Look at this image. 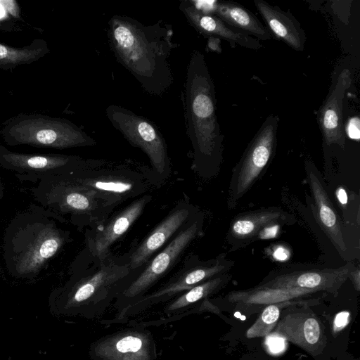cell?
<instances>
[{
    "label": "cell",
    "mask_w": 360,
    "mask_h": 360,
    "mask_svg": "<svg viewBox=\"0 0 360 360\" xmlns=\"http://www.w3.org/2000/svg\"><path fill=\"white\" fill-rule=\"evenodd\" d=\"M70 171L45 176L29 191L39 205L63 223H70L78 229H90L105 221L113 209L77 182Z\"/></svg>",
    "instance_id": "obj_5"
},
{
    "label": "cell",
    "mask_w": 360,
    "mask_h": 360,
    "mask_svg": "<svg viewBox=\"0 0 360 360\" xmlns=\"http://www.w3.org/2000/svg\"><path fill=\"white\" fill-rule=\"evenodd\" d=\"M352 82L351 73L344 69L327 98L320 107L317 118L322 136L328 146L338 145L344 148L345 133L343 123V100Z\"/></svg>",
    "instance_id": "obj_21"
},
{
    "label": "cell",
    "mask_w": 360,
    "mask_h": 360,
    "mask_svg": "<svg viewBox=\"0 0 360 360\" xmlns=\"http://www.w3.org/2000/svg\"><path fill=\"white\" fill-rule=\"evenodd\" d=\"M337 197L338 198L339 201L342 204H345L347 201V193L342 188H339L337 193Z\"/></svg>",
    "instance_id": "obj_32"
},
{
    "label": "cell",
    "mask_w": 360,
    "mask_h": 360,
    "mask_svg": "<svg viewBox=\"0 0 360 360\" xmlns=\"http://www.w3.org/2000/svg\"><path fill=\"white\" fill-rule=\"evenodd\" d=\"M302 301H285L266 306L258 316L255 323L247 330L248 338L266 337L275 328L279 320L281 309Z\"/></svg>",
    "instance_id": "obj_27"
},
{
    "label": "cell",
    "mask_w": 360,
    "mask_h": 360,
    "mask_svg": "<svg viewBox=\"0 0 360 360\" xmlns=\"http://www.w3.org/2000/svg\"><path fill=\"white\" fill-rule=\"evenodd\" d=\"M50 51L46 41L36 39L23 47L0 44V69L9 70L29 65L44 58Z\"/></svg>",
    "instance_id": "obj_26"
},
{
    "label": "cell",
    "mask_w": 360,
    "mask_h": 360,
    "mask_svg": "<svg viewBox=\"0 0 360 360\" xmlns=\"http://www.w3.org/2000/svg\"><path fill=\"white\" fill-rule=\"evenodd\" d=\"M293 223L292 216L279 207L246 212L231 221L226 238L231 250H237L259 239L266 231Z\"/></svg>",
    "instance_id": "obj_17"
},
{
    "label": "cell",
    "mask_w": 360,
    "mask_h": 360,
    "mask_svg": "<svg viewBox=\"0 0 360 360\" xmlns=\"http://www.w3.org/2000/svg\"><path fill=\"white\" fill-rule=\"evenodd\" d=\"M107 36L117 61L145 91L160 96L169 89L174 77L169 58L176 44L167 24L145 25L131 17L115 15L108 22Z\"/></svg>",
    "instance_id": "obj_1"
},
{
    "label": "cell",
    "mask_w": 360,
    "mask_h": 360,
    "mask_svg": "<svg viewBox=\"0 0 360 360\" xmlns=\"http://www.w3.org/2000/svg\"><path fill=\"white\" fill-rule=\"evenodd\" d=\"M322 324L308 308L290 309L278 321L274 333L281 335L310 354H319L324 349L326 339Z\"/></svg>",
    "instance_id": "obj_18"
},
{
    "label": "cell",
    "mask_w": 360,
    "mask_h": 360,
    "mask_svg": "<svg viewBox=\"0 0 360 360\" xmlns=\"http://www.w3.org/2000/svg\"><path fill=\"white\" fill-rule=\"evenodd\" d=\"M4 194V185L2 181L1 176H0V200L2 199Z\"/></svg>",
    "instance_id": "obj_33"
},
{
    "label": "cell",
    "mask_w": 360,
    "mask_h": 360,
    "mask_svg": "<svg viewBox=\"0 0 360 360\" xmlns=\"http://www.w3.org/2000/svg\"><path fill=\"white\" fill-rule=\"evenodd\" d=\"M89 355L92 360H156V344L150 331L134 325L94 342Z\"/></svg>",
    "instance_id": "obj_13"
},
{
    "label": "cell",
    "mask_w": 360,
    "mask_h": 360,
    "mask_svg": "<svg viewBox=\"0 0 360 360\" xmlns=\"http://www.w3.org/2000/svg\"><path fill=\"white\" fill-rule=\"evenodd\" d=\"M102 161L64 154L18 153L0 144V167L13 172L21 183L37 184L45 176L96 165Z\"/></svg>",
    "instance_id": "obj_12"
},
{
    "label": "cell",
    "mask_w": 360,
    "mask_h": 360,
    "mask_svg": "<svg viewBox=\"0 0 360 360\" xmlns=\"http://www.w3.org/2000/svg\"><path fill=\"white\" fill-rule=\"evenodd\" d=\"M106 116L112 125L133 146L148 156L151 168L145 177L149 184L161 186L171 172V160L163 136L148 119L117 105H109Z\"/></svg>",
    "instance_id": "obj_8"
},
{
    "label": "cell",
    "mask_w": 360,
    "mask_h": 360,
    "mask_svg": "<svg viewBox=\"0 0 360 360\" xmlns=\"http://www.w3.org/2000/svg\"><path fill=\"white\" fill-rule=\"evenodd\" d=\"M130 267L129 253L110 254L103 259L84 250L70 266V277L57 295L64 309L94 319L100 317L140 271Z\"/></svg>",
    "instance_id": "obj_2"
},
{
    "label": "cell",
    "mask_w": 360,
    "mask_h": 360,
    "mask_svg": "<svg viewBox=\"0 0 360 360\" xmlns=\"http://www.w3.org/2000/svg\"><path fill=\"white\" fill-rule=\"evenodd\" d=\"M231 278V275L229 272L214 276L166 302L161 309L160 314L156 315V319L131 323L146 327L179 319L188 314L191 309L204 300L221 290Z\"/></svg>",
    "instance_id": "obj_20"
},
{
    "label": "cell",
    "mask_w": 360,
    "mask_h": 360,
    "mask_svg": "<svg viewBox=\"0 0 360 360\" xmlns=\"http://www.w3.org/2000/svg\"><path fill=\"white\" fill-rule=\"evenodd\" d=\"M230 26L252 35L260 40L273 39L265 26L257 16L243 6L233 1H219L213 3L212 11Z\"/></svg>",
    "instance_id": "obj_24"
},
{
    "label": "cell",
    "mask_w": 360,
    "mask_h": 360,
    "mask_svg": "<svg viewBox=\"0 0 360 360\" xmlns=\"http://www.w3.org/2000/svg\"><path fill=\"white\" fill-rule=\"evenodd\" d=\"M11 146L67 149L93 146L96 141L68 120L41 114H20L6 120L0 131Z\"/></svg>",
    "instance_id": "obj_6"
},
{
    "label": "cell",
    "mask_w": 360,
    "mask_h": 360,
    "mask_svg": "<svg viewBox=\"0 0 360 360\" xmlns=\"http://www.w3.org/2000/svg\"><path fill=\"white\" fill-rule=\"evenodd\" d=\"M274 256L276 259L279 260L285 259L288 256V252L285 248H279L275 250Z\"/></svg>",
    "instance_id": "obj_31"
},
{
    "label": "cell",
    "mask_w": 360,
    "mask_h": 360,
    "mask_svg": "<svg viewBox=\"0 0 360 360\" xmlns=\"http://www.w3.org/2000/svg\"><path fill=\"white\" fill-rule=\"evenodd\" d=\"M253 1L273 39L283 41L295 51H304L307 40L305 32L290 12L263 0Z\"/></svg>",
    "instance_id": "obj_23"
},
{
    "label": "cell",
    "mask_w": 360,
    "mask_h": 360,
    "mask_svg": "<svg viewBox=\"0 0 360 360\" xmlns=\"http://www.w3.org/2000/svg\"><path fill=\"white\" fill-rule=\"evenodd\" d=\"M279 120L278 116L275 115L266 118L235 166L229 187L230 209L234 207L252 187L273 158Z\"/></svg>",
    "instance_id": "obj_11"
},
{
    "label": "cell",
    "mask_w": 360,
    "mask_h": 360,
    "mask_svg": "<svg viewBox=\"0 0 360 360\" xmlns=\"http://www.w3.org/2000/svg\"><path fill=\"white\" fill-rule=\"evenodd\" d=\"M346 130L351 138L359 139V120L357 117L350 119Z\"/></svg>",
    "instance_id": "obj_30"
},
{
    "label": "cell",
    "mask_w": 360,
    "mask_h": 360,
    "mask_svg": "<svg viewBox=\"0 0 360 360\" xmlns=\"http://www.w3.org/2000/svg\"><path fill=\"white\" fill-rule=\"evenodd\" d=\"M70 174L113 210L127 200L143 195L149 186L143 174L124 165H112L105 160L72 170Z\"/></svg>",
    "instance_id": "obj_10"
},
{
    "label": "cell",
    "mask_w": 360,
    "mask_h": 360,
    "mask_svg": "<svg viewBox=\"0 0 360 360\" xmlns=\"http://www.w3.org/2000/svg\"><path fill=\"white\" fill-rule=\"evenodd\" d=\"M352 269L351 263L337 269L289 268L270 273L256 287L269 289H301L325 291L334 295Z\"/></svg>",
    "instance_id": "obj_14"
},
{
    "label": "cell",
    "mask_w": 360,
    "mask_h": 360,
    "mask_svg": "<svg viewBox=\"0 0 360 360\" xmlns=\"http://www.w3.org/2000/svg\"><path fill=\"white\" fill-rule=\"evenodd\" d=\"M204 215L198 212L193 219L142 268L113 303L117 314L150 291L179 261L190 245L203 233Z\"/></svg>",
    "instance_id": "obj_9"
},
{
    "label": "cell",
    "mask_w": 360,
    "mask_h": 360,
    "mask_svg": "<svg viewBox=\"0 0 360 360\" xmlns=\"http://www.w3.org/2000/svg\"><path fill=\"white\" fill-rule=\"evenodd\" d=\"M53 212L31 204L18 212L5 229L3 256L6 269L17 278H32L70 240V232Z\"/></svg>",
    "instance_id": "obj_3"
},
{
    "label": "cell",
    "mask_w": 360,
    "mask_h": 360,
    "mask_svg": "<svg viewBox=\"0 0 360 360\" xmlns=\"http://www.w3.org/2000/svg\"><path fill=\"white\" fill-rule=\"evenodd\" d=\"M305 171L314 202L316 215L320 226L339 253L344 257L347 248L340 221L325 189L320 174L310 160L305 161Z\"/></svg>",
    "instance_id": "obj_22"
},
{
    "label": "cell",
    "mask_w": 360,
    "mask_h": 360,
    "mask_svg": "<svg viewBox=\"0 0 360 360\" xmlns=\"http://www.w3.org/2000/svg\"><path fill=\"white\" fill-rule=\"evenodd\" d=\"M179 9L188 22L205 37L224 39L233 47L238 45L254 50L263 47L258 39L230 26L215 15L199 8L193 1H182Z\"/></svg>",
    "instance_id": "obj_19"
},
{
    "label": "cell",
    "mask_w": 360,
    "mask_h": 360,
    "mask_svg": "<svg viewBox=\"0 0 360 360\" xmlns=\"http://www.w3.org/2000/svg\"><path fill=\"white\" fill-rule=\"evenodd\" d=\"M350 314L348 311H344L338 313L333 321V331L338 333L341 331L349 322Z\"/></svg>",
    "instance_id": "obj_29"
},
{
    "label": "cell",
    "mask_w": 360,
    "mask_h": 360,
    "mask_svg": "<svg viewBox=\"0 0 360 360\" xmlns=\"http://www.w3.org/2000/svg\"><path fill=\"white\" fill-rule=\"evenodd\" d=\"M151 200L152 195H143L102 223L85 229L84 250L98 259L110 255L114 243L132 226Z\"/></svg>",
    "instance_id": "obj_15"
},
{
    "label": "cell",
    "mask_w": 360,
    "mask_h": 360,
    "mask_svg": "<svg viewBox=\"0 0 360 360\" xmlns=\"http://www.w3.org/2000/svg\"><path fill=\"white\" fill-rule=\"evenodd\" d=\"M234 262L222 253L215 258L202 261L198 255H188L180 269L166 282L133 302L115 319L105 324L125 323L129 316H136L160 304L166 303L199 283L214 276L228 273Z\"/></svg>",
    "instance_id": "obj_7"
},
{
    "label": "cell",
    "mask_w": 360,
    "mask_h": 360,
    "mask_svg": "<svg viewBox=\"0 0 360 360\" xmlns=\"http://www.w3.org/2000/svg\"><path fill=\"white\" fill-rule=\"evenodd\" d=\"M316 292L301 289H269L255 287L252 289L240 291H233L228 295L232 303L238 304L242 311L254 305L275 304L288 301L296 297L313 294Z\"/></svg>",
    "instance_id": "obj_25"
},
{
    "label": "cell",
    "mask_w": 360,
    "mask_h": 360,
    "mask_svg": "<svg viewBox=\"0 0 360 360\" xmlns=\"http://www.w3.org/2000/svg\"><path fill=\"white\" fill-rule=\"evenodd\" d=\"M199 212L188 200H181L168 214L129 253L130 267L137 270L172 240Z\"/></svg>",
    "instance_id": "obj_16"
},
{
    "label": "cell",
    "mask_w": 360,
    "mask_h": 360,
    "mask_svg": "<svg viewBox=\"0 0 360 360\" xmlns=\"http://www.w3.org/2000/svg\"><path fill=\"white\" fill-rule=\"evenodd\" d=\"M266 343L273 353H279L285 348V339L281 335L272 333L266 336Z\"/></svg>",
    "instance_id": "obj_28"
},
{
    "label": "cell",
    "mask_w": 360,
    "mask_h": 360,
    "mask_svg": "<svg viewBox=\"0 0 360 360\" xmlns=\"http://www.w3.org/2000/svg\"><path fill=\"white\" fill-rule=\"evenodd\" d=\"M185 89L188 136L193 148L192 169L200 176L217 174L222 160L224 136L216 114L214 86L204 55L194 50L188 62Z\"/></svg>",
    "instance_id": "obj_4"
}]
</instances>
